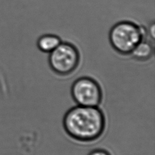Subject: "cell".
<instances>
[{"instance_id": "6da1fadb", "label": "cell", "mask_w": 155, "mask_h": 155, "mask_svg": "<svg viewBox=\"0 0 155 155\" xmlns=\"http://www.w3.org/2000/svg\"><path fill=\"white\" fill-rule=\"evenodd\" d=\"M66 133L81 142H90L99 139L105 128V117L98 107L77 105L65 113L62 120Z\"/></svg>"}, {"instance_id": "52a82bcc", "label": "cell", "mask_w": 155, "mask_h": 155, "mask_svg": "<svg viewBox=\"0 0 155 155\" xmlns=\"http://www.w3.org/2000/svg\"><path fill=\"white\" fill-rule=\"evenodd\" d=\"M88 155H111V154L104 149L97 148L90 151Z\"/></svg>"}, {"instance_id": "7a4b0ae2", "label": "cell", "mask_w": 155, "mask_h": 155, "mask_svg": "<svg viewBox=\"0 0 155 155\" xmlns=\"http://www.w3.org/2000/svg\"><path fill=\"white\" fill-rule=\"evenodd\" d=\"M145 35L143 27L129 21H123L111 27L109 41L116 51L122 55H128L144 39Z\"/></svg>"}, {"instance_id": "ba28073f", "label": "cell", "mask_w": 155, "mask_h": 155, "mask_svg": "<svg viewBox=\"0 0 155 155\" xmlns=\"http://www.w3.org/2000/svg\"><path fill=\"white\" fill-rule=\"evenodd\" d=\"M148 33H149L151 38L152 39H154L155 37V25H154V22H152L150 24V25L149 27V29H148Z\"/></svg>"}, {"instance_id": "5b68a950", "label": "cell", "mask_w": 155, "mask_h": 155, "mask_svg": "<svg viewBox=\"0 0 155 155\" xmlns=\"http://www.w3.org/2000/svg\"><path fill=\"white\" fill-rule=\"evenodd\" d=\"M154 53V47L148 41L143 39L133 49L130 54L136 60L145 61L151 58Z\"/></svg>"}, {"instance_id": "8992f818", "label": "cell", "mask_w": 155, "mask_h": 155, "mask_svg": "<svg viewBox=\"0 0 155 155\" xmlns=\"http://www.w3.org/2000/svg\"><path fill=\"white\" fill-rule=\"evenodd\" d=\"M61 42L59 36L53 34H46L39 38L37 41V46L41 51L50 53Z\"/></svg>"}, {"instance_id": "3957f363", "label": "cell", "mask_w": 155, "mask_h": 155, "mask_svg": "<svg viewBox=\"0 0 155 155\" xmlns=\"http://www.w3.org/2000/svg\"><path fill=\"white\" fill-rule=\"evenodd\" d=\"M48 64L52 71L59 76H67L78 67L80 54L72 44L61 42L49 53Z\"/></svg>"}, {"instance_id": "277c9868", "label": "cell", "mask_w": 155, "mask_h": 155, "mask_svg": "<svg viewBox=\"0 0 155 155\" xmlns=\"http://www.w3.org/2000/svg\"><path fill=\"white\" fill-rule=\"evenodd\" d=\"M71 95L77 105L98 107L102 99L99 84L93 78L82 76L76 79L71 87Z\"/></svg>"}]
</instances>
